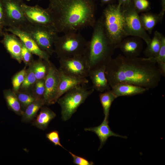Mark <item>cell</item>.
Masks as SVG:
<instances>
[{
  "label": "cell",
  "instance_id": "cell-1",
  "mask_svg": "<svg viewBox=\"0 0 165 165\" xmlns=\"http://www.w3.org/2000/svg\"><path fill=\"white\" fill-rule=\"evenodd\" d=\"M156 63L148 58H129L120 54L107 64L105 75L111 88L127 83L152 89L158 85L162 76Z\"/></svg>",
  "mask_w": 165,
  "mask_h": 165
},
{
  "label": "cell",
  "instance_id": "cell-2",
  "mask_svg": "<svg viewBox=\"0 0 165 165\" xmlns=\"http://www.w3.org/2000/svg\"><path fill=\"white\" fill-rule=\"evenodd\" d=\"M46 9L58 33L77 32L96 21V0H50Z\"/></svg>",
  "mask_w": 165,
  "mask_h": 165
},
{
  "label": "cell",
  "instance_id": "cell-3",
  "mask_svg": "<svg viewBox=\"0 0 165 165\" xmlns=\"http://www.w3.org/2000/svg\"><path fill=\"white\" fill-rule=\"evenodd\" d=\"M90 40L87 42L83 56L90 69L106 65L111 59L116 49L107 36L100 17L93 27Z\"/></svg>",
  "mask_w": 165,
  "mask_h": 165
},
{
  "label": "cell",
  "instance_id": "cell-4",
  "mask_svg": "<svg viewBox=\"0 0 165 165\" xmlns=\"http://www.w3.org/2000/svg\"><path fill=\"white\" fill-rule=\"evenodd\" d=\"M100 17L106 33L113 44L116 45L126 37L122 10L118 4L107 5Z\"/></svg>",
  "mask_w": 165,
  "mask_h": 165
},
{
  "label": "cell",
  "instance_id": "cell-5",
  "mask_svg": "<svg viewBox=\"0 0 165 165\" xmlns=\"http://www.w3.org/2000/svg\"><path fill=\"white\" fill-rule=\"evenodd\" d=\"M87 41L77 32H70L56 38L54 53L58 58L83 55Z\"/></svg>",
  "mask_w": 165,
  "mask_h": 165
},
{
  "label": "cell",
  "instance_id": "cell-6",
  "mask_svg": "<svg viewBox=\"0 0 165 165\" xmlns=\"http://www.w3.org/2000/svg\"><path fill=\"white\" fill-rule=\"evenodd\" d=\"M85 85L78 86L65 93L57 102L61 108V119L64 121L70 119L79 107L94 91Z\"/></svg>",
  "mask_w": 165,
  "mask_h": 165
},
{
  "label": "cell",
  "instance_id": "cell-7",
  "mask_svg": "<svg viewBox=\"0 0 165 165\" xmlns=\"http://www.w3.org/2000/svg\"><path fill=\"white\" fill-rule=\"evenodd\" d=\"M21 30L28 34L40 49L50 56L53 55L54 42L58 36L54 27L35 25L29 23Z\"/></svg>",
  "mask_w": 165,
  "mask_h": 165
},
{
  "label": "cell",
  "instance_id": "cell-8",
  "mask_svg": "<svg viewBox=\"0 0 165 165\" xmlns=\"http://www.w3.org/2000/svg\"><path fill=\"white\" fill-rule=\"evenodd\" d=\"M124 21V31L126 37L131 36L140 38L147 45L151 38L143 28L140 16L135 10L132 1L128 5L121 7Z\"/></svg>",
  "mask_w": 165,
  "mask_h": 165
},
{
  "label": "cell",
  "instance_id": "cell-9",
  "mask_svg": "<svg viewBox=\"0 0 165 165\" xmlns=\"http://www.w3.org/2000/svg\"><path fill=\"white\" fill-rule=\"evenodd\" d=\"M5 14V27L22 29L29 22L24 13L23 0H2Z\"/></svg>",
  "mask_w": 165,
  "mask_h": 165
},
{
  "label": "cell",
  "instance_id": "cell-10",
  "mask_svg": "<svg viewBox=\"0 0 165 165\" xmlns=\"http://www.w3.org/2000/svg\"><path fill=\"white\" fill-rule=\"evenodd\" d=\"M58 69L64 73L72 76L85 78L89 76L90 70L83 55L59 58Z\"/></svg>",
  "mask_w": 165,
  "mask_h": 165
},
{
  "label": "cell",
  "instance_id": "cell-11",
  "mask_svg": "<svg viewBox=\"0 0 165 165\" xmlns=\"http://www.w3.org/2000/svg\"><path fill=\"white\" fill-rule=\"evenodd\" d=\"M22 7L26 18L30 23L54 27L52 19L46 9H44L38 5L29 6L24 2L22 5Z\"/></svg>",
  "mask_w": 165,
  "mask_h": 165
},
{
  "label": "cell",
  "instance_id": "cell-12",
  "mask_svg": "<svg viewBox=\"0 0 165 165\" xmlns=\"http://www.w3.org/2000/svg\"><path fill=\"white\" fill-rule=\"evenodd\" d=\"M59 81V69L50 62L49 70L45 79V90L43 99L46 105H50L56 103L55 99Z\"/></svg>",
  "mask_w": 165,
  "mask_h": 165
},
{
  "label": "cell",
  "instance_id": "cell-13",
  "mask_svg": "<svg viewBox=\"0 0 165 165\" xmlns=\"http://www.w3.org/2000/svg\"><path fill=\"white\" fill-rule=\"evenodd\" d=\"M4 30L13 34L20 39L24 46L33 54L46 61H50V55L38 46L34 40L25 31L15 27H8Z\"/></svg>",
  "mask_w": 165,
  "mask_h": 165
},
{
  "label": "cell",
  "instance_id": "cell-14",
  "mask_svg": "<svg viewBox=\"0 0 165 165\" xmlns=\"http://www.w3.org/2000/svg\"><path fill=\"white\" fill-rule=\"evenodd\" d=\"M142 39L136 36L124 38L116 45V48L119 49L127 57H136L140 55L143 49Z\"/></svg>",
  "mask_w": 165,
  "mask_h": 165
},
{
  "label": "cell",
  "instance_id": "cell-15",
  "mask_svg": "<svg viewBox=\"0 0 165 165\" xmlns=\"http://www.w3.org/2000/svg\"><path fill=\"white\" fill-rule=\"evenodd\" d=\"M59 70L60 81L55 99L56 103L60 97L68 91L78 86L85 85L89 82L86 78L70 75L64 73L59 69Z\"/></svg>",
  "mask_w": 165,
  "mask_h": 165
},
{
  "label": "cell",
  "instance_id": "cell-16",
  "mask_svg": "<svg viewBox=\"0 0 165 165\" xmlns=\"http://www.w3.org/2000/svg\"><path fill=\"white\" fill-rule=\"evenodd\" d=\"M2 36V42L11 58L21 64L22 43L20 39L15 34L5 31Z\"/></svg>",
  "mask_w": 165,
  "mask_h": 165
},
{
  "label": "cell",
  "instance_id": "cell-17",
  "mask_svg": "<svg viewBox=\"0 0 165 165\" xmlns=\"http://www.w3.org/2000/svg\"><path fill=\"white\" fill-rule=\"evenodd\" d=\"M106 66L102 65L90 69L89 73L92 88L101 93L111 89L105 75Z\"/></svg>",
  "mask_w": 165,
  "mask_h": 165
},
{
  "label": "cell",
  "instance_id": "cell-18",
  "mask_svg": "<svg viewBox=\"0 0 165 165\" xmlns=\"http://www.w3.org/2000/svg\"><path fill=\"white\" fill-rule=\"evenodd\" d=\"M85 131L95 133L98 137L100 141V145L98 149L100 150L106 143L108 138L111 136L127 138V137L119 135L112 131L108 125V119L105 118L101 124L98 126L84 128Z\"/></svg>",
  "mask_w": 165,
  "mask_h": 165
},
{
  "label": "cell",
  "instance_id": "cell-19",
  "mask_svg": "<svg viewBox=\"0 0 165 165\" xmlns=\"http://www.w3.org/2000/svg\"><path fill=\"white\" fill-rule=\"evenodd\" d=\"M111 88L112 91L117 98L141 94L149 90L142 86L127 83H119Z\"/></svg>",
  "mask_w": 165,
  "mask_h": 165
},
{
  "label": "cell",
  "instance_id": "cell-20",
  "mask_svg": "<svg viewBox=\"0 0 165 165\" xmlns=\"http://www.w3.org/2000/svg\"><path fill=\"white\" fill-rule=\"evenodd\" d=\"M56 116V114L51 109L43 106L40 108L39 114L32 123V125L40 130H44Z\"/></svg>",
  "mask_w": 165,
  "mask_h": 165
},
{
  "label": "cell",
  "instance_id": "cell-21",
  "mask_svg": "<svg viewBox=\"0 0 165 165\" xmlns=\"http://www.w3.org/2000/svg\"><path fill=\"white\" fill-rule=\"evenodd\" d=\"M142 25L145 30L151 34L157 24L162 20L159 14L148 12L142 13L139 16Z\"/></svg>",
  "mask_w": 165,
  "mask_h": 165
},
{
  "label": "cell",
  "instance_id": "cell-22",
  "mask_svg": "<svg viewBox=\"0 0 165 165\" xmlns=\"http://www.w3.org/2000/svg\"><path fill=\"white\" fill-rule=\"evenodd\" d=\"M4 98L9 109L18 115L22 116L24 111L16 93L10 89L3 91Z\"/></svg>",
  "mask_w": 165,
  "mask_h": 165
},
{
  "label": "cell",
  "instance_id": "cell-23",
  "mask_svg": "<svg viewBox=\"0 0 165 165\" xmlns=\"http://www.w3.org/2000/svg\"><path fill=\"white\" fill-rule=\"evenodd\" d=\"M45 105H46L43 98L36 100L24 110L22 115L21 121L28 123L32 121L38 111Z\"/></svg>",
  "mask_w": 165,
  "mask_h": 165
},
{
  "label": "cell",
  "instance_id": "cell-24",
  "mask_svg": "<svg viewBox=\"0 0 165 165\" xmlns=\"http://www.w3.org/2000/svg\"><path fill=\"white\" fill-rule=\"evenodd\" d=\"M162 34L156 31L153 38L144 51V54L147 58L154 57L158 54L161 45Z\"/></svg>",
  "mask_w": 165,
  "mask_h": 165
},
{
  "label": "cell",
  "instance_id": "cell-25",
  "mask_svg": "<svg viewBox=\"0 0 165 165\" xmlns=\"http://www.w3.org/2000/svg\"><path fill=\"white\" fill-rule=\"evenodd\" d=\"M50 62L40 58L33 61L32 64L37 81L45 79L49 70Z\"/></svg>",
  "mask_w": 165,
  "mask_h": 165
},
{
  "label": "cell",
  "instance_id": "cell-26",
  "mask_svg": "<svg viewBox=\"0 0 165 165\" xmlns=\"http://www.w3.org/2000/svg\"><path fill=\"white\" fill-rule=\"evenodd\" d=\"M111 89L101 93L99 95L100 101L103 109L104 118L108 119L111 105L113 101L117 98Z\"/></svg>",
  "mask_w": 165,
  "mask_h": 165
},
{
  "label": "cell",
  "instance_id": "cell-27",
  "mask_svg": "<svg viewBox=\"0 0 165 165\" xmlns=\"http://www.w3.org/2000/svg\"><path fill=\"white\" fill-rule=\"evenodd\" d=\"M32 63L28 66V68L27 69L24 81L19 91L31 92L32 87L37 81Z\"/></svg>",
  "mask_w": 165,
  "mask_h": 165
},
{
  "label": "cell",
  "instance_id": "cell-28",
  "mask_svg": "<svg viewBox=\"0 0 165 165\" xmlns=\"http://www.w3.org/2000/svg\"><path fill=\"white\" fill-rule=\"evenodd\" d=\"M15 93L23 111L36 100L31 92L19 91Z\"/></svg>",
  "mask_w": 165,
  "mask_h": 165
},
{
  "label": "cell",
  "instance_id": "cell-29",
  "mask_svg": "<svg viewBox=\"0 0 165 165\" xmlns=\"http://www.w3.org/2000/svg\"><path fill=\"white\" fill-rule=\"evenodd\" d=\"M26 70V66H25L22 69L16 73L12 79V90L15 93L19 90L20 87L24 81Z\"/></svg>",
  "mask_w": 165,
  "mask_h": 165
},
{
  "label": "cell",
  "instance_id": "cell-30",
  "mask_svg": "<svg viewBox=\"0 0 165 165\" xmlns=\"http://www.w3.org/2000/svg\"><path fill=\"white\" fill-rule=\"evenodd\" d=\"M45 90V79L37 80L32 87L31 93L36 100L43 98Z\"/></svg>",
  "mask_w": 165,
  "mask_h": 165
},
{
  "label": "cell",
  "instance_id": "cell-31",
  "mask_svg": "<svg viewBox=\"0 0 165 165\" xmlns=\"http://www.w3.org/2000/svg\"><path fill=\"white\" fill-rule=\"evenodd\" d=\"M137 12L140 13L148 12L151 9V3L148 0H131Z\"/></svg>",
  "mask_w": 165,
  "mask_h": 165
},
{
  "label": "cell",
  "instance_id": "cell-32",
  "mask_svg": "<svg viewBox=\"0 0 165 165\" xmlns=\"http://www.w3.org/2000/svg\"><path fill=\"white\" fill-rule=\"evenodd\" d=\"M148 58L156 63L160 62H165V37L163 34L161 47L158 54L155 57Z\"/></svg>",
  "mask_w": 165,
  "mask_h": 165
},
{
  "label": "cell",
  "instance_id": "cell-33",
  "mask_svg": "<svg viewBox=\"0 0 165 165\" xmlns=\"http://www.w3.org/2000/svg\"><path fill=\"white\" fill-rule=\"evenodd\" d=\"M32 55L22 43L21 58L22 61H23L26 67L30 64L34 60Z\"/></svg>",
  "mask_w": 165,
  "mask_h": 165
},
{
  "label": "cell",
  "instance_id": "cell-34",
  "mask_svg": "<svg viewBox=\"0 0 165 165\" xmlns=\"http://www.w3.org/2000/svg\"><path fill=\"white\" fill-rule=\"evenodd\" d=\"M46 138L56 146H59L65 149L61 145L58 132L57 130L51 131L46 134Z\"/></svg>",
  "mask_w": 165,
  "mask_h": 165
},
{
  "label": "cell",
  "instance_id": "cell-35",
  "mask_svg": "<svg viewBox=\"0 0 165 165\" xmlns=\"http://www.w3.org/2000/svg\"><path fill=\"white\" fill-rule=\"evenodd\" d=\"M69 153L72 157L73 163L77 165H93V162L90 161L83 157L77 156L72 152H69Z\"/></svg>",
  "mask_w": 165,
  "mask_h": 165
},
{
  "label": "cell",
  "instance_id": "cell-36",
  "mask_svg": "<svg viewBox=\"0 0 165 165\" xmlns=\"http://www.w3.org/2000/svg\"><path fill=\"white\" fill-rule=\"evenodd\" d=\"M5 27V14L2 0H0V36H2Z\"/></svg>",
  "mask_w": 165,
  "mask_h": 165
},
{
  "label": "cell",
  "instance_id": "cell-37",
  "mask_svg": "<svg viewBox=\"0 0 165 165\" xmlns=\"http://www.w3.org/2000/svg\"><path fill=\"white\" fill-rule=\"evenodd\" d=\"M157 67L162 76H165V62H160L157 63Z\"/></svg>",
  "mask_w": 165,
  "mask_h": 165
},
{
  "label": "cell",
  "instance_id": "cell-38",
  "mask_svg": "<svg viewBox=\"0 0 165 165\" xmlns=\"http://www.w3.org/2000/svg\"><path fill=\"white\" fill-rule=\"evenodd\" d=\"M161 10L159 14L163 20L165 12V0H161Z\"/></svg>",
  "mask_w": 165,
  "mask_h": 165
},
{
  "label": "cell",
  "instance_id": "cell-39",
  "mask_svg": "<svg viewBox=\"0 0 165 165\" xmlns=\"http://www.w3.org/2000/svg\"><path fill=\"white\" fill-rule=\"evenodd\" d=\"M118 5L121 7H123L128 5L131 2V0H117Z\"/></svg>",
  "mask_w": 165,
  "mask_h": 165
},
{
  "label": "cell",
  "instance_id": "cell-40",
  "mask_svg": "<svg viewBox=\"0 0 165 165\" xmlns=\"http://www.w3.org/2000/svg\"><path fill=\"white\" fill-rule=\"evenodd\" d=\"M101 5L102 6L104 5H108L113 4L115 3L116 0H100Z\"/></svg>",
  "mask_w": 165,
  "mask_h": 165
},
{
  "label": "cell",
  "instance_id": "cell-41",
  "mask_svg": "<svg viewBox=\"0 0 165 165\" xmlns=\"http://www.w3.org/2000/svg\"><path fill=\"white\" fill-rule=\"evenodd\" d=\"M26 1H30V0H26Z\"/></svg>",
  "mask_w": 165,
  "mask_h": 165
},
{
  "label": "cell",
  "instance_id": "cell-42",
  "mask_svg": "<svg viewBox=\"0 0 165 165\" xmlns=\"http://www.w3.org/2000/svg\"></svg>",
  "mask_w": 165,
  "mask_h": 165
}]
</instances>
